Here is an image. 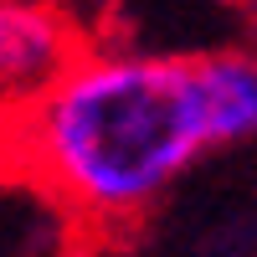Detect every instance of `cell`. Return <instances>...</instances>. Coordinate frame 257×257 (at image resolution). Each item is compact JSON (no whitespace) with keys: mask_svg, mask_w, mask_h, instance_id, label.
Here are the masks:
<instances>
[{"mask_svg":"<svg viewBox=\"0 0 257 257\" xmlns=\"http://www.w3.org/2000/svg\"><path fill=\"white\" fill-rule=\"evenodd\" d=\"M11 123L16 155L82 226H128L216 149L196 52L82 47Z\"/></svg>","mask_w":257,"mask_h":257,"instance_id":"cell-1","label":"cell"},{"mask_svg":"<svg viewBox=\"0 0 257 257\" xmlns=\"http://www.w3.org/2000/svg\"><path fill=\"white\" fill-rule=\"evenodd\" d=\"M82 52V31L62 0H0V118L52 88Z\"/></svg>","mask_w":257,"mask_h":257,"instance_id":"cell-2","label":"cell"},{"mask_svg":"<svg viewBox=\"0 0 257 257\" xmlns=\"http://www.w3.org/2000/svg\"><path fill=\"white\" fill-rule=\"evenodd\" d=\"M196 62H201V93H206L216 149L247 144L257 134V52L216 47V52H196Z\"/></svg>","mask_w":257,"mask_h":257,"instance_id":"cell-3","label":"cell"}]
</instances>
